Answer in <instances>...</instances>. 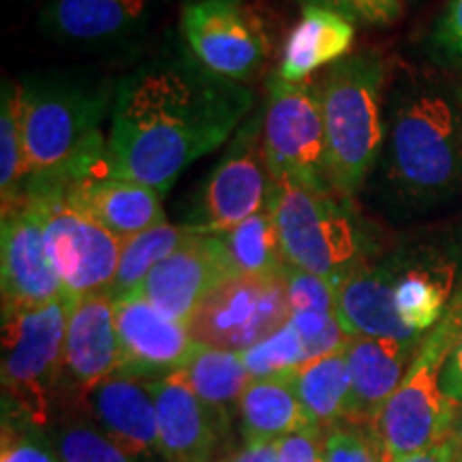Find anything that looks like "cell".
Instances as JSON below:
<instances>
[{
    "mask_svg": "<svg viewBox=\"0 0 462 462\" xmlns=\"http://www.w3.org/2000/svg\"><path fill=\"white\" fill-rule=\"evenodd\" d=\"M251 107L246 84L206 71L189 50L148 60L116 84L109 171L165 195L189 165L234 137Z\"/></svg>",
    "mask_w": 462,
    "mask_h": 462,
    "instance_id": "obj_1",
    "label": "cell"
},
{
    "mask_svg": "<svg viewBox=\"0 0 462 462\" xmlns=\"http://www.w3.org/2000/svg\"><path fill=\"white\" fill-rule=\"evenodd\" d=\"M401 215H424L462 193V97L458 79L402 67L385 90L383 143L368 178Z\"/></svg>",
    "mask_w": 462,
    "mask_h": 462,
    "instance_id": "obj_2",
    "label": "cell"
},
{
    "mask_svg": "<svg viewBox=\"0 0 462 462\" xmlns=\"http://www.w3.org/2000/svg\"><path fill=\"white\" fill-rule=\"evenodd\" d=\"M116 86L69 73L31 75L17 84L26 180L69 182L107 171L103 120Z\"/></svg>",
    "mask_w": 462,
    "mask_h": 462,
    "instance_id": "obj_3",
    "label": "cell"
},
{
    "mask_svg": "<svg viewBox=\"0 0 462 462\" xmlns=\"http://www.w3.org/2000/svg\"><path fill=\"white\" fill-rule=\"evenodd\" d=\"M328 182L334 195L354 199L377 165L385 123L388 62L377 51H357L321 75Z\"/></svg>",
    "mask_w": 462,
    "mask_h": 462,
    "instance_id": "obj_4",
    "label": "cell"
},
{
    "mask_svg": "<svg viewBox=\"0 0 462 462\" xmlns=\"http://www.w3.org/2000/svg\"><path fill=\"white\" fill-rule=\"evenodd\" d=\"M268 210L287 265L323 276L334 287L374 255L377 234L354 199L273 180Z\"/></svg>",
    "mask_w": 462,
    "mask_h": 462,
    "instance_id": "obj_5",
    "label": "cell"
},
{
    "mask_svg": "<svg viewBox=\"0 0 462 462\" xmlns=\"http://www.w3.org/2000/svg\"><path fill=\"white\" fill-rule=\"evenodd\" d=\"M460 334L462 287L449 302L443 319L424 338L394 396L379 415L373 432L383 462H401L452 435L460 407L443 394L441 371Z\"/></svg>",
    "mask_w": 462,
    "mask_h": 462,
    "instance_id": "obj_6",
    "label": "cell"
},
{
    "mask_svg": "<svg viewBox=\"0 0 462 462\" xmlns=\"http://www.w3.org/2000/svg\"><path fill=\"white\" fill-rule=\"evenodd\" d=\"M69 300L3 313V407L50 426L65 368Z\"/></svg>",
    "mask_w": 462,
    "mask_h": 462,
    "instance_id": "obj_7",
    "label": "cell"
},
{
    "mask_svg": "<svg viewBox=\"0 0 462 462\" xmlns=\"http://www.w3.org/2000/svg\"><path fill=\"white\" fill-rule=\"evenodd\" d=\"M22 195L42 217L51 262L69 302L109 293L125 240L69 204L58 182L26 180Z\"/></svg>",
    "mask_w": 462,
    "mask_h": 462,
    "instance_id": "obj_8",
    "label": "cell"
},
{
    "mask_svg": "<svg viewBox=\"0 0 462 462\" xmlns=\"http://www.w3.org/2000/svg\"><path fill=\"white\" fill-rule=\"evenodd\" d=\"M263 154L273 180L332 193L319 82H285L276 73L270 75L263 107Z\"/></svg>",
    "mask_w": 462,
    "mask_h": 462,
    "instance_id": "obj_9",
    "label": "cell"
},
{
    "mask_svg": "<svg viewBox=\"0 0 462 462\" xmlns=\"http://www.w3.org/2000/svg\"><path fill=\"white\" fill-rule=\"evenodd\" d=\"M291 319L287 273L231 274L201 300L187 323L190 338L212 349L245 354Z\"/></svg>",
    "mask_w": 462,
    "mask_h": 462,
    "instance_id": "obj_10",
    "label": "cell"
},
{
    "mask_svg": "<svg viewBox=\"0 0 462 462\" xmlns=\"http://www.w3.org/2000/svg\"><path fill=\"white\" fill-rule=\"evenodd\" d=\"M273 178L263 154V116H251L234 133L195 198L189 227L221 236L268 204Z\"/></svg>",
    "mask_w": 462,
    "mask_h": 462,
    "instance_id": "obj_11",
    "label": "cell"
},
{
    "mask_svg": "<svg viewBox=\"0 0 462 462\" xmlns=\"http://www.w3.org/2000/svg\"><path fill=\"white\" fill-rule=\"evenodd\" d=\"M180 32L206 71L236 84L251 82L270 51L262 17L242 0H193L182 11Z\"/></svg>",
    "mask_w": 462,
    "mask_h": 462,
    "instance_id": "obj_12",
    "label": "cell"
},
{
    "mask_svg": "<svg viewBox=\"0 0 462 462\" xmlns=\"http://www.w3.org/2000/svg\"><path fill=\"white\" fill-rule=\"evenodd\" d=\"M0 251L3 313L34 309L65 298L45 240L43 221L26 195L20 193L3 206Z\"/></svg>",
    "mask_w": 462,
    "mask_h": 462,
    "instance_id": "obj_13",
    "label": "cell"
},
{
    "mask_svg": "<svg viewBox=\"0 0 462 462\" xmlns=\"http://www.w3.org/2000/svg\"><path fill=\"white\" fill-rule=\"evenodd\" d=\"M165 462H223L229 411L210 407L176 373L150 379Z\"/></svg>",
    "mask_w": 462,
    "mask_h": 462,
    "instance_id": "obj_14",
    "label": "cell"
},
{
    "mask_svg": "<svg viewBox=\"0 0 462 462\" xmlns=\"http://www.w3.org/2000/svg\"><path fill=\"white\" fill-rule=\"evenodd\" d=\"M231 274L234 270L221 236L195 231L180 248L154 265L137 293L170 319L189 323L201 300Z\"/></svg>",
    "mask_w": 462,
    "mask_h": 462,
    "instance_id": "obj_15",
    "label": "cell"
},
{
    "mask_svg": "<svg viewBox=\"0 0 462 462\" xmlns=\"http://www.w3.org/2000/svg\"><path fill=\"white\" fill-rule=\"evenodd\" d=\"M116 330L120 343L118 373L140 379H161L180 371L198 346L187 323L159 313L140 293L116 300Z\"/></svg>",
    "mask_w": 462,
    "mask_h": 462,
    "instance_id": "obj_16",
    "label": "cell"
},
{
    "mask_svg": "<svg viewBox=\"0 0 462 462\" xmlns=\"http://www.w3.org/2000/svg\"><path fill=\"white\" fill-rule=\"evenodd\" d=\"M421 343V338L351 337L345 346L351 385L340 421L374 430L381 411L394 396Z\"/></svg>",
    "mask_w": 462,
    "mask_h": 462,
    "instance_id": "obj_17",
    "label": "cell"
},
{
    "mask_svg": "<svg viewBox=\"0 0 462 462\" xmlns=\"http://www.w3.org/2000/svg\"><path fill=\"white\" fill-rule=\"evenodd\" d=\"M71 394V392H69ZM78 396L84 413L131 458L161 452L157 404L150 379L114 373Z\"/></svg>",
    "mask_w": 462,
    "mask_h": 462,
    "instance_id": "obj_18",
    "label": "cell"
},
{
    "mask_svg": "<svg viewBox=\"0 0 462 462\" xmlns=\"http://www.w3.org/2000/svg\"><path fill=\"white\" fill-rule=\"evenodd\" d=\"M152 0H50L42 31L79 50H112L146 31Z\"/></svg>",
    "mask_w": 462,
    "mask_h": 462,
    "instance_id": "obj_19",
    "label": "cell"
},
{
    "mask_svg": "<svg viewBox=\"0 0 462 462\" xmlns=\"http://www.w3.org/2000/svg\"><path fill=\"white\" fill-rule=\"evenodd\" d=\"M118 368L120 343L112 296L95 293L69 302L65 368L60 385H67L71 394H84L118 373Z\"/></svg>",
    "mask_w": 462,
    "mask_h": 462,
    "instance_id": "obj_20",
    "label": "cell"
},
{
    "mask_svg": "<svg viewBox=\"0 0 462 462\" xmlns=\"http://www.w3.org/2000/svg\"><path fill=\"white\" fill-rule=\"evenodd\" d=\"M58 184L69 204L123 240L165 223L157 190L114 176L109 170Z\"/></svg>",
    "mask_w": 462,
    "mask_h": 462,
    "instance_id": "obj_21",
    "label": "cell"
},
{
    "mask_svg": "<svg viewBox=\"0 0 462 462\" xmlns=\"http://www.w3.org/2000/svg\"><path fill=\"white\" fill-rule=\"evenodd\" d=\"M337 315L346 337L420 338L396 310L394 270L390 259L366 262L337 287Z\"/></svg>",
    "mask_w": 462,
    "mask_h": 462,
    "instance_id": "obj_22",
    "label": "cell"
},
{
    "mask_svg": "<svg viewBox=\"0 0 462 462\" xmlns=\"http://www.w3.org/2000/svg\"><path fill=\"white\" fill-rule=\"evenodd\" d=\"M356 24L330 9L304 5L302 17L282 43L276 75L285 82H306L317 69L332 67L349 56Z\"/></svg>",
    "mask_w": 462,
    "mask_h": 462,
    "instance_id": "obj_23",
    "label": "cell"
},
{
    "mask_svg": "<svg viewBox=\"0 0 462 462\" xmlns=\"http://www.w3.org/2000/svg\"><path fill=\"white\" fill-rule=\"evenodd\" d=\"M394 270L396 310L409 330L424 334L446 315L454 291L456 268L443 257L390 255Z\"/></svg>",
    "mask_w": 462,
    "mask_h": 462,
    "instance_id": "obj_24",
    "label": "cell"
},
{
    "mask_svg": "<svg viewBox=\"0 0 462 462\" xmlns=\"http://www.w3.org/2000/svg\"><path fill=\"white\" fill-rule=\"evenodd\" d=\"M240 418L246 443H279L310 426L293 390L291 374L251 381L240 398Z\"/></svg>",
    "mask_w": 462,
    "mask_h": 462,
    "instance_id": "obj_25",
    "label": "cell"
},
{
    "mask_svg": "<svg viewBox=\"0 0 462 462\" xmlns=\"http://www.w3.org/2000/svg\"><path fill=\"white\" fill-rule=\"evenodd\" d=\"M291 383L310 426L332 429L343 420V407L351 385L345 349L304 362L291 373Z\"/></svg>",
    "mask_w": 462,
    "mask_h": 462,
    "instance_id": "obj_26",
    "label": "cell"
},
{
    "mask_svg": "<svg viewBox=\"0 0 462 462\" xmlns=\"http://www.w3.org/2000/svg\"><path fill=\"white\" fill-rule=\"evenodd\" d=\"M184 383L210 407L229 411V404L238 401L251 385L242 354L234 351L212 349V346L198 345L190 354L187 364L176 371Z\"/></svg>",
    "mask_w": 462,
    "mask_h": 462,
    "instance_id": "obj_27",
    "label": "cell"
},
{
    "mask_svg": "<svg viewBox=\"0 0 462 462\" xmlns=\"http://www.w3.org/2000/svg\"><path fill=\"white\" fill-rule=\"evenodd\" d=\"M193 234L195 229L189 227L187 223L171 225L165 221L126 238L123 242V253H120L118 273H116L112 287H109V296L114 302L140 291L154 265L170 257Z\"/></svg>",
    "mask_w": 462,
    "mask_h": 462,
    "instance_id": "obj_28",
    "label": "cell"
},
{
    "mask_svg": "<svg viewBox=\"0 0 462 462\" xmlns=\"http://www.w3.org/2000/svg\"><path fill=\"white\" fill-rule=\"evenodd\" d=\"M221 242L234 274L273 276L287 273L289 265L282 255L268 204L257 215L221 234Z\"/></svg>",
    "mask_w": 462,
    "mask_h": 462,
    "instance_id": "obj_29",
    "label": "cell"
},
{
    "mask_svg": "<svg viewBox=\"0 0 462 462\" xmlns=\"http://www.w3.org/2000/svg\"><path fill=\"white\" fill-rule=\"evenodd\" d=\"M50 441L62 462H133L99 426L84 413L78 401V415L73 407L51 421Z\"/></svg>",
    "mask_w": 462,
    "mask_h": 462,
    "instance_id": "obj_30",
    "label": "cell"
},
{
    "mask_svg": "<svg viewBox=\"0 0 462 462\" xmlns=\"http://www.w3.org/2000/svg\"><path fill=\"white\" fill-rule=\"evenodd\" d=\"M26 182L24 146H22L20 116H17V82L3 84L0 101V190L3 206L22 193Z\"/></svg>",
    "mask_w": 462,
    "mask_h": 462,
    "instance_id": "obj_31",
    "label": "cell"
},
{
    "mask_svg": "<svg viewBox=\"0 0 462 462\" xmlns=\"http://www.w3.org/2000/svg\"><path fill=\"white\" fill-rule=\"evenodd\" d=\"M242 360L251 379L259 381L291 374L306 362V356L296 328L287 321L281 330L246 349Z\"/></svg>",
    "mask_w": 462,
    "mask_h": 462,
    "instance_id": "obj_32",
    "label": "cell"
},
{
    "mask_svg": "<svg viewBox=\"0 0 462 462\" xmlns=\"http://www.w3.org/2000/svg\"><path fill=\"white\" fill-rule=\"evenodd\" d=\"M0 462H58V452L42 426L14 409L3 407V446Z\"/></svg>",
    "mask_w": 462,
    "mask_h": 462,
    "instance_id": "obj_33",
    "label": "cell"
},
{
    "mask_svg": "<svg viewBox=\"0 0 462 462\" xmlns=\"http://www.w3.org/2000/svg\"><path fill=\"white\" fill-rule=\"evenodd\" d=\"M289 323L302 340L306 362L345 349L351 338L340 326L338 315L332 313H291Z\"/></svg>",
    "mask_w": 462,
    "mask_h": 462,
    "instance_id": "obj_34",
    "label": "cell"
},
{
    "mask_svg": "<svg viewBox=\"0 0 462 462\" xmlns=\"http://www.w3.org/2000/svg\"><path fill=\"white\" fill-rule=\"evenodd\" d=\"M287 296L291 313H332L337 315V287L323 276L287 268Z\"/></svg>",
    "mask_w": 462,
    "mask_h": 462,
    "instance_id": "obj_35",
    "label": "cell"
},
{
    "mask_svg": "<svg viewBox=\"0 0 462 462\" xmlns=\"http://www.w3.org/2000/svg\"><path fill=\"white\" fill-rule=\"evenodd\" d=\"M326 462H383L371 429L334 424L326 435Z\"/></svg>",
    "mask_w": 462,
    "mask_h": 462,
    "instance_id": "obj_36",
    "label": "cell"
},
{
    "mask_svg": "<svg viewBox=\"0 0 462 462\" xmlns=\"http://www.w3.org/2000/svg\"><path fill=\"white\" fill-rule=\"evenodd\" d=\"M430 51L439 67L462 71V0H448L432 31Z\"/></svg>",
    "mask_w": 462,
    "mask_h": 462,
    "instance_id": "obj_37",
    "label": "cell"
},
{
    "mask_svg": "<svg viewBox=\"0 0 462 462\" xmlns=\"http://www.w3.org/2000/svg\"><path fill=\"white\" fill-rule=\"evenodd\" d=\"M340 14L354 24L390 26L402 14V0H300Z\"/></svg>",
    "mask_w": 462,
    "mask_h": 462,
    "instance_id": "obj_38",
    "label": "cell"
},
{
    "mask_svg": "<svg viewBox=\"0 0 462 462\" xmlns=\"http://www.w3.org/2000/svg\"><path fill=\"white\" fill-rule=\"evenodd\" d=\"M326 429L304 426L279 441V462H326Z\"/></svg>",
    "mask_w": 462,
    "mask_h": 462,
    "instance_id": "obj_39",
    "label": "cell"
},
{
    "mask_svg": "<svg viewBox=\"0 0 462 462\" xmlns=\"http://www.w3.org/2000/svg\"><path fill=\"white\" fill-rule=\"evenodd\" d=\"M441 390L449 402L462 407V334L449 351L441 371Z\"/></svg>",
    "mask_w": 462,
    "mask_h": 462,
    "instance_id": "obj_40",
    "label": "cell"
},
{
    "mask_svg": "<svg viewBox=\"0 0 462 462\" xmlns=\"http://www.w3.org/2000/svg\"><path fill=\"white\" fill-rule=\"evenodd\" d=\"M223 462H279V443H246L225 456Z\"/></svg>",
    "mask_w": 462,
    "mask_h": 462,
    "instance_id": "obj_41",
    "label": "cell"
},
{
    "mask_svg": "<svg viewBox=\"0 0 462 462\" xmlns=\"http://www.w3.org/2000/svg\"><path fill=\"white\" fill-rule=\"evenodd\" d=\"M401 462H456V458L452 443H449V439H446V441L437 443V446L424 449V452L409 456V458H402Z\"/></svg>",
    "mask_w": 462,
    "mask_h": 462,
    "instance_id": "obj_42",
    "label": "cell"
},
{
    "mask_svg": "<svg viewBox=\"0 0 462 462\" xmlns=\"http://www.w3.org/2000/svg\"><path fill=\"white\" fill-rule=\"evenodd\" d=\"M448 439H449V443H452V448H454L456 462H462V411H458V415H456L452 435H449Z\"/></svg>",
    "mask_w": 462,
    "mask_h": 462,
    "instance_id": "obj_43",
    "label": "cell"
},
{
    "mask_svg": "<svg viewBox=\"0 0 462 462\" xmlns=\"http://www.w3.org/2000/svg\"><path fill=\"white\" fill-rule=\"evenodd\" d=\"M458 86H460V97H462V71H460V79H458Z\"/></svg>",
    "mask_w": 462,
    "mask_h": 462,
    "instance_id": "obj_44",
    "label": "cell"
}]
</instances>
